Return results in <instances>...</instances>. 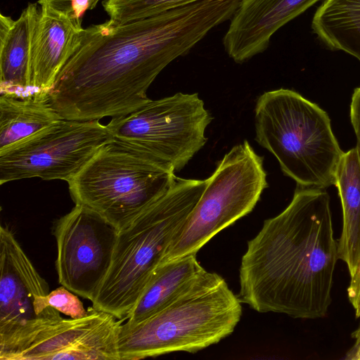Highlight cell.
<instances>
[{"label": "cell", "mask_w": 360, "mask_h": 360, "mask_svg": "<svg viewBox=\"0 0 360 360\" xmlns=\"http://www.w3.org/2000/svg\"><path fill=\"white\" fill-rule=\"evenodd\" d=\"M207 183L176 176L160 198L119 231L110 270L92 306L126 319Z\"/></svg>", "instance_id": "cell-4"}, {"label": "cell", "mask_w": 360, "mask_h": 360, "mask_svg": "<svg viewBox=\"0 0 360 360\" xmlns=\"http://www.w3.org/2000/svg\"><path fill=\"white\" fill-rule=\"evenodd\" d=\"M255 127V141L297 186L325 189L335 185L344 152L328 114L317 104L290 89L266 91L256 102Z\"/></svg>", "instance_id": "cell-5"}, {"label": "cell", "mask_w": 360, "mask_h": 360, "mask_svg": "<svg viewBox=\"0 0 360 360\" xmlns=\"http://www.w3.org/2000/svg\"><path fill=\"white\" fill-rule=\"evenodd\" d=\"M202 0H105L109 20L125 23L145 19L162 12Z\"/></svg>", "instance_id": "cell-20"}, {"label": "cell", "mask_w": 360, "mask_h": 360, "mask_svg": "<svg viewBox=\"0 0 360 360\" xmlns=\"http://www.w3.org/2000/svg\"><path fill=\"white\" fill-rule=\"evenodd\" d=\"M125 319L92 306L82 318L48 322L0 347V359L120 360L117 339Z\"/></svg>", "instance_id": "cell-11"}, {"label": "cell", "mask_w": 360, "mask_h": 360, "mask_svg": "<svg viewBox=\"0 0 360 360\" xmlns=\"http://www.w3.org/2000/svg\"><path fill=\"white\" fill-rule=\"evenodd\" d=\"M63 118L48 96H0V150L24 140Z\"/></svg>", "instance_id": "cell-18"}, {"label": "cell", "mask_w": 360, "mask_h": 360, "mask_svg": "<svg viewBox=\"0 0 360 360\" xmlns=\"http://www.w3.org/2000/svg\"><path fill=\"white\" fill-rule=\"evenodd\" d=\"M174 172L150 152L113 139L68 183L75 204L95 211L120 231L170 188Z\"/></svg>", "instance_id": "cell-6"}, {"label": "cell", "mask_w": 360, "mask_h": 360, "mask_svg": "<svg viewBox=\"0 0 360 360\" xmlns=\"http://www.w3.org/2000/svg\"><path fill=\"white\" fill-rule=\"evenodd\" d=\"M240 1L202 0L142 20L84 28L49 103L70 120L131 113L150 100L148 89L160 72L231 20Z\"/></svg>", "instance_id": "cell-1"}, {"label": "cell", "mask_w": 360, "mask_h": 360, "mask_svg": "<svg viewBox=\"0 0 360 360\" xmlns=\"http://www.w3.org/2000/svg\"><path fill=\"white\" fill-rule=\"evenodd\" d=\"M241 314V302L225 280L205 269L189 289L161 311L137 323L122 324L120 360L195 353L231 335Z\"/></svg>", "instance_id": "cell-3"}, {"label": "cell", "mask_w": 360, "mask_h": 360, "mask_svg": "<svg viewBox=\"0 0 360 360\" xmlns=\"http://www.w3.org/2000/svg\"><path fill=\"white\" fill-rule=\"evenodd\" d=\"M39 12L37 4H29L17 20L0 15V94L33 95L32 49Z\"/></svg>", "instance_id": "cell-15"}, {"label": "cell", "mask_w": 360, "mask_h": 360, "mask_svg": "<svg viewBox=\"0 0 360 360\" xmlns=\"http://www.w3.org/2000/svg\"><path fill=\"white\" fill-rule=\"evenodd\" d=\"M75 294L62 285L46 295V307H51L70 318H82L86 315L87 309H85L82 301Z\"/></svg>", "instance_id": "cell-21"}, {"label": "cell", "mask_w": 360, "mask_h": 360, "mask_svg": "<svg viewBox=\"0 0 360 360\" xmlns=\"http://www.w3.org/2000/svg\"><path fill=\"white\" fill-rule=\"evenodd\" d=\"M204 270L195 254L160 263L124 323L135 324L161 311L189 289Z\"/></svg>", "instance_id": "cell-16"}, {"label": "cell", "mask_w": 360, "mask_h": 360, "mask_svg": "<svg viewBox=\"0 0 360 360\" xmlns=\"http://www.w3.org/2000/svg\"><path fill=\"white\" fill-rule=\"evenodd\" d=\"M83 29L82 19L41 7L32 49L30 88L33 95L48 96L73 53Z\"/></svg>", "instance_id": "cell-14"}, {"label": "cell", "mask_w": 360, "mask_h": 360, "mask_svg": "<svg viewBox=\"0 0 360 360\" xmlns=\"http://www.w3.org/2000/svg\"><path fill=\"white\" fill-rule=\"evenodd\" d=\"M53 231L59 283L92 302L110 270L118 229L91 209L75 204L55 221Z\"/></svg>", "instance_id": "cell-10"}, {"label": "cell", "mask_w": 360, "mask_h": 360, "mask_svg": "<svg viewBox=\"0 0 360 360\" xmlns=\"http://www.w3.org/2000/svg\"><path fill=\"white\" fill-rule=\"evenodd\" d=\"M320 0H241L223 37L229 57L243 63L264 52L271 37Z\"/></svg>", "instance_id": "cell-13"}, {"label": "cell", "mask_w": 360, "mask_h": 360, "mask_svg": "<svg viewBox=\"0 0 360 360\" xmlns=\"http://www.w3.org/2000/svg\"><path fill=\"white\" fill-rule=\"evenodd\" d=\"M100 0H39L41 7H46L72 18L82 19L89 9L94 8Z\"/></svg>", "instance_id": "cell-22"}, {"label": "cell", "mask_w": 360, "mask_h": 360, "mask_svg": "<svg viewBox=\"0 0 360 360\" xmlns=\"http://www.w3.org/2000/svg\"><path fill=\"white\" fill-rule=\"evenodd\" d=\"M212 117L197 93L150 100L106 125L116 139L141 148L181 170L206 143Z\"/></svg>", "instance_id": "cell-8"}, {"label": "cell", "mask_w": 360, "mask_h": 360, "mask_svg": "<svg viewBox=\"0 0 360 360\" xmlns=\"http://www.w3.org/2000/svg\"><path fill=\"white\" fill-rule=\"evenodd\" d=\"M342 209V229L338 240V259L352 275L360 261V160L356 148L344 153L335 174Z\"/></svg>", "instance_id": "cell-17"}, {"label": "cell", "mask_w": 360, "mask_h": 360, "mask_svg": "<svg viewBox=\"0 0 360 360\" xmlns=\"http://www.w3.org/2000/svg\"><path fill=\"white\" fill-rule=\"evenodd\" d=\"M352 338L354 343L346 353V359L349 360H360V322L357 328L352 332Z\"/></svg>", "instance_id": "cell-25"}, {"label": "cell", "mask_w": 360, "mask_h": 360, "mask_svg": "<svg viewBox=\"0 0 360 360\" xmlns=\"http://www.w3.org/2000/svg\"><path fill=\"white\" fill-rule=\"evenodd\" d=\"M263 163L247 141L226 153L161 262L196 255L216 234L250 213L268 187Z\"/></svg>", "instance_id": "cell-7"}, {"label": "cell", "mask_w": 360, "mask_h": 360, "mask_svg": "<svg viewBox=\"0 0 360 360\" xmlns=\"http://www.w3.org/2000/svg\"><path fill=\"white\" fill-rule=\"evenodd\" d=\"M113 139L98 120H58L0 150V184L32 177L68 182Z\"/></svg>", "instance_id": "cell-9"}, {"label": "cell", "mask_w": 360, "mask_h": 360, "mask_svg": "<svg viewBox=\"0 0 360 360\" xmlns=\"http://www.w3.org/2000/svg\"><path fill=\"white\" fill-rule=\"evenodd\" d=\"M350 120L356 138V149L360 160V86L354 90L350 105Z\"/></svg>", "instance_id": "cell-24"}, {"label": "cell", "mask_w": 360, "mask_h": 360, "mask_svg": "<svg viewBox=\"0 0 360 360\" xmlns=\"http://www.w3.org/2000/svg\"><path fill=\"white\" fill-rule=\"evenodd\" d=\"M311 28L327 47L360 61V0H326L314 13Z\"/></svg>", "instance_id": "cell-19"}, {"label": "cell", "mask_w": 360, "mask_h": 360, "mask_svg": "<svg viewBox=\"0 0 360 360\" xmlns=\"http://www.w3.org/2000/svg\"><path fill=\"white\" fill-rule=\"evenodd\" d=\"M338 259L328 193L297 186L288 206L248 242L239 299L260 313L323 317Z\"/></svg>", "instance_id": "cell-2"}, {"label": "cell", "mask_w": 360, "mask_h": 360, "mask_svg": "<svg viewBox=\"0 0 360 360\" xmlns=\"http://www.w3.org/2000/svg\"><path fill=\"white\" fill-rule=\"evenodd\" d=\"M0 343L62 317L57 309L46 307L47 283L13 232L4 226L0 229Z\"/></svg>", "instance_id": "cell-12"}, {"label": "cell", "mask_w": 360, "mask_h": 360, "mask_svg": "<svg viewBox=\"0 0 360 360\" xmlns=\"http://www.w3.org/2000/svg\"><path fill=\"white\" fill-rule=\"evenodd\" d=\"M350 276L351 281L347 288V296L354 309L356 317L360 318V261Z\"/></svg>", "instance_id": "cell-23"}]
</instances>
